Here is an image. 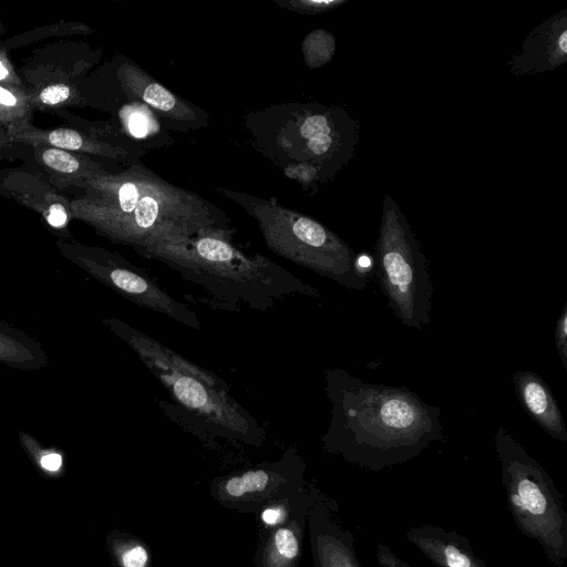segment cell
Here are the masks:
<instances>
[{"label": "cell", "instance_id": "1", "mask_svg": "<svg viewBox=\"0 0 567 567\" xmlns=\"http://www.w3.org/2000/svg\"><path fill=\"white\" fill-rule=\"evenodd\" d=\"M331 403L322 450L360 468L380 472L419 456L444 440L441 408L406 386L367 382L340 368L327 369Z\"/></svg>", "mask_w": 567, "mask_h": 567}, {"label": "cell", "instance_id": "2", "mask_svg": "<svg viewBox=\"0 0 567 567\" xmlns=\"http://www.w3.org/2000/svg\"><path fill=\"white\" fill-rule=\"evenodd\" d=\"M86 188V196L71 203L73 216L136 251L158 240L223 227L198 197L143 171L93 177Z\"/></svg>", "mask_w": 567, "mask_h": 567}, {"label": "cell", "instance_id": "3", "mask_svg": "<svg viewBox=\"0 0 567 567\" xmlns=\"http://www.w3.org/2000/svg\"><path fill=\"white\" fill-rule=\"evenodd\" d=\"M138 252L166 264L226 306L244 303L266 310L276 301L296 293L319 296L313 287L274 261L239 250L224 227L158 240Z\"/></svg>", "mask_w": 567, "mask_h": 567}, {"label": "cell", "instance_id": "4", "mask_svg": "<svg viewBox=\"0 0 567 567\" xmlns=\"http://www.w3.org/2000/svg\"><path fill=\"white\" fill-rule=\"evenodd\" d=\"M104 323L136 352L171 394L174 409L199 431L252 446L264 443L265 429L218 375L120 319L106 318Z\"/></svg>", "mask_w": 567, "mask_h": 567}, {"label": "cell", "instance_id": "5", "mask_svg": "<svg viewBox=\"0 0 567 567\" xmlns=\"http://www.w3.org/2000/svg\"><path fill=\"white\" fill-rule=\"evenodd\" d=\"M494 443L505 499L516 527L539 544L551 564L563 567L567 559L563 494L546 470L505 427L498 426Z\"/></svg>", "mask_w": 567, "mask_h": 567}, {"label": "cell", "instance_id": "6", "mask_svg": "<svg viewBox=\"0 0 567 567\" xmlns=\"http://www.w3.org/2000/svg\"><path fill=\"white\" fill-rule=\"evenodd\" d=\"M374 258L381 290L396 318L413 329L426 326L433 297L427 261L390 195L383 199Z\"/></svg>", "mask_w": 567, "mask_h": 567}, {"label": "cell", "instance_id": "7", "mask_svg": "<svg viewBox=\"0 0 567 567\" xmlns=\"http://www.w3.org/2000/svg\"><path fill=\"white\" fill-rule=\"evenodd\" d=\"M267 246L275 254L352 290H364L368 278L359 257L319 221L285 208L256 210Z\"/></svg>", "mask_w": 567, "mask_h": 567}, {"label": "cell", "instance_id": "8", "mask_svg": "<svg viewBox=\"0 0 567 567\" xmlns=\"http://www.w3.org/2000/svg\"><path fill=\"white\" fill-rule=\"evenodd\" d=\"M306 468V461L290 447L276 461L215 477L209 493L225 508L259 515L299 495L308 485Z\"/></svg>", "mask_w": 567, "mask_h": 567}, {"label": "cell", "instance_id": "9", "mask_svg": "<svg viewBox=\"0 0 567 567\" xmlns=\"http://www.w3.org/2000/svg\"><path fill=\"white\" fill-rule=\"evenodd\" d=\"M61 249L75 265L125 299L199 330L200 322L195 312L172 297L145 270L121 256L82 246H63Z\"/></svg>", "mask_w": 567, "mask_h": 567}, {"label": "cell", "instance_id": "10", "mask_svg": "<svg viewBox=\"0 0 567 567\" xmlns=\"http://www.w3.org/2000/svg\"><path fill=\"white\" fill-rule=\"evenodd\" d=\"M358 123L340 107L317 106L300 118L299 136L303 153L324 178L333 176L353 156Z\"/></svg>", "mask_w": 567, "mask_h": 567}, {"label": "cell", "instance_id": "11", "mask_svg": "<svg viewBox=\"0 0 567 567\" xmlns=\"http://www.w3.org/2000/svg\"><path fill=\"white\" fill-rule=\"evenodd\" d=\"M312 503L308 516L312 567H362L352 533L344 527L334 499L310 482Z\"/></svg>", "mask_w": 567, "mask_h": 567}, {"label": "cell", "instance_id": "12", "mask_svg": "<svg viewBox=\"0 0 567 567\" xmlns=\"http://www.w3.org/2000/svg\"><path fill=\"white\" fill-rule=\"evenodd\" d=\"M311 503L308 482L307 487L292 501L284 519L262 528L252 567L299 566Z\"/></svg>", "mask_w": 567, "mask_h": 567}, {"label": "cell", "instance_id": "13", "mask_svg": "<svg viewBox=\"0 0 567 567\" xmlns=\"http://www.w3.org/2000/svg\"><path fill=\"white\" fill-rule=\"evenodd\" d=\"M567 60V11L533 30L509 62L513 73L526 74L556 69Z\"/></svg>", "mask_w": 567, "mask_h": 567}, {"label": "cell", "instance_id": "14", "mask_svg": "<svg viewBox=\"0 0 567 567\" xmlns=\"http://www.w3.org/2000/svg\"><path fill=\"white\" fill-rule=\"evenodd\" d=\"M405 538L436 567H487L470 540L455 530L425 524L410 528Z\"/></svg>", "mask_w": 567, "mask_h": 567}, {"label": "cell", "instance_id": "15", "mask_svg": "<svg viewBox=\"0 0 567 567\" xmlns=\"http://www.w3.org/2000/svg\"><path fill=\"white\" fill-rule=\"evenodd\" d=\"M516 396L526 413L554 440L566 443L567 429L561 411L547 383L533 371H516L513 377Z\"/></svg>", "mask_w": 567, "mask_h": 567}, {"label": "cell", "instance_id": "16", "mask_svg": "<svg viewBox=\"0 0 567 567\" xmlns=\"http://www.w3.org/2000/svg\"><path fill=\"white\" fill-rule=\"evenodd\" d=\"M0 362L11 368L34 370L45 365L47 355L29 336L0 322Z\"/></svg>", "mask_w": 567, "mask_h": 567}, {"label": "cell", "instance_id": "17", "mask_svg": "<svg viewBox=\"0 0 567 567\" xmlns=\"http://www.w3.org/2000/svg\"><path fill=\"white\" fill-rule=\"evenodd\" d=\"M107 551L116 567H148L147 547L137 537L112 530L105 536Z\"/></svg>", "mask_w": 567, "mask_h": 567}, {"label": "cell", "instance_id": "18", "mask_svg": "<svg viewBox=\"0 0 567 567\" xmlns=\"http://www.w3.org/2000/svg\"><path fill=\"white\" fill-rule=\"evenodd\" d=\"M20 443L35 470L49 480H58L64 475L65 460L61 450L43 446L27 432L19 433Z\"/></svg>", "mask_w": 567, "mask_h": 567}, {"label": "cell", "instance_id": "19", "mask_svg": "<svg viewBox=\"0 0 567 567\" xmlns=\"http://www.w3.org/2000/svg\"><path fill=\"white\" fill-rule=\"evenodd\" d=\"M334 50V37L324 30H316L305 40V58L312 68H318L329 62Z\"/></svg>", "mask_w": 567, "mask_h": 567}, {"label": "cell", "instance_id": "20", "mask_svg": "<svg viewBox=\"0 0 567 567\" xmlns=\"http://www.w3.org/2000/svg\"><path fill=\"white\" fill-rule=\"evenodd\" d=\"M40 158L44 165L63 174H73L82 169V164L71 153L55 147L41 151Z\"/></svg>", "mask_w": 567, "mask_h": 567}, {"label": "cell", "instance_id": "21", "mask_svg": "<svg viewBox=\"0 0 567 567\" xmlns=\"http://www.w3.org/2000/svg\"><path fill=\"white\" fill-rule=\"evenodd\" d=\"M45 141L59 150L68 151H87L94 150L80 133L70 128H58L45 134Z\"/></svg>", "mask_w": 567, "mask_h": 567}, {"label": "cell", "instance_id": "22", "mask_svg": "<svg viewBox=\"0 0 567 567\" xmlns=\"http://www.w3.org/2000/svg\"><path fill=\"white\" fill-rule=\"evenodd\" d=\"M142 99L162 112H172L177 107L176 97L163 85L157 82H150L141 92Z\"/></svg>", "mask_w": 567, "mask_h": 567}, {"label": "cell", "instance_id": "23", "mask_svg": "<svg viewBox=\"0 0 567 567\" xmlns=\"http://www.w3.org/2000/svg\"><path fill=\"white\" fill-rule=\"evenodd\" d=\"M555 347L564 369L567 371V305L564 306L555 327Z\"/></svg>", "mask_w": 567, "mask_h": 567}, {"label": "cell", "instance_id": "24", "mask_svg": "<svg viewBox=\"0 0 567 567\" xmlns=\"http://www.w3.org/2000/svg\"><path fill=\"white\" fill-rule=\"evenodd\" d=\"M71 95V90L65 84H53L44 87L39 100L44 105H58L66 101Z\"/></svg>", "mask_w": 567, "mask_h": 567}, {"label": "cell", "instance_id": "25", "mask_svg": "<svg viewBox=\"0 0 567 567\" xmlns=\"http://www.w3.org/2000/svg\"><path fill=\"white\" fill-rule=\"evenodd\" d=\"M130 133L138 138L145 137L150 128V118L143 111H133L127 116Z\"/></svg>", "mask_w": 567, "mask_h": 567}, {"label": "cell", "instance_id": "26", "mask_svg": "<svg viewBox=\"0 0 567 567\" xmlns=\"http://www.w3.org/2000/svg\"><path fill=\"white\" fill-rule=\"evenodd\" d=\"M375 557L382 567H411L406 561L395 555L392 549L383 543H378Z\"/></svg>", "mask_w": 567, "mask_h": 567}, {"label": "cell", "instance_id": "27", "mask_svg": "<svg viewBox=\"0 0 567 567\" xmlns=\"http://www.w3.org/2000/svg\"><path fill=\"white\" fill-rule=\"evenodd\" d=\"M347 0H302L295 2L298 9H303L306 12H323L336 9L344 4Z\"/></svg>", "mask_w": 567, "mask_h": 567}, {"label": "cell", "instance_id": "28", "mask_svg": "<svg viewBox=\"0 0 567 567\" xmlns=\"http://www.w3.org/2000/svg\"><path fill=\"white\" fill-rule=\"evenodd\" d=\"M45 219L54 228H62L68 223V214L61 204H53L47 212Z\"/></svg>", "mask_w": 567, "mask_h": 567}, {"label": "cell", "instance_id": "29", "mask_svg": "<svg viewBox=\"0 0 567 567\" xmlns=\"http://www.w3.org/2000/svg\"><path fill=\"white\" fill-rule=\"evenodd\" d=\"M0 104L6 106L17 105L16 96L8 90L0 86Z\"/></svg>", "mask_w": 567, "mask_h": 567}, {"label": "cell", "instance_id": "30", "mask_svg": "<svg viewBox=\"0 0 567 567\" xmlns=\"http://www.w3.org/2000/svg\"><path fill=\"white\" fill-rule=\"evenodd\" d=\"M9 72L7 66L3 64V62L0 60V81H3L8 78Z\"/></svg>", "mask_w": 567, "mask_h": 567}]
</instances>
